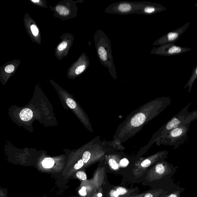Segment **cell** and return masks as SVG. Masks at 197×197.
Here are the masks:
<instances>
[{"label": "cell", "mask_w": 197, "mask_h": 197, "mask_svg": "<svg viewBox=\"0 0 197 197\" xmlns=\"http://www.w3.org/2000/svg\"><path fill=\"white\" fill-rule=\"evenodd\" d=\"M171 103L169 97H161L133 111L117 127L112 141L122 144L133 138L141 131L144 125L159 115Z\"/></svg>", "instance_id": "6da1fadb"}, {"label": "cell", "mask_w": 197, "mask_h": 197, "mask_svg": "<svg viewBox=\"0 0 197 197\" xmlns=\"http://www.w3.org/2000/svg\"><path fill=\"white\" fill-rule=\"evenodd\" d=\"M191 104V103H189L180 112L174 116L154 133L147 145L142 147L138 152H139L138 153L142 155L160 138L171 130L182 125L191 123V122L197 120V110L190 112H189V108Z\"/></svg>", "instance_id": "7a4b0ae2"}, {"label": "cell", "mask_w": 197, "mask_h": 197, "mask_svg": "<svg viewBox=\"0 0 197 197\" xmlns=\"http://www.w3.org/2000/svg\"><path fill=\"white\" fill-rule=\"evenodd\" d=\"M190 123L182 125L171 130L162 136L155 142L156 145L173 146L175 150L185 143L188 140V133Z\"/></svg>", "instance_id": "3957f363"}, {"label": "cell", "mask_w": 197, "mask_h": 197, "mask_svg": "<svg viewBox=\"0 0 197 197\" xmlns=\"http://www.w3.org/2000/svg\"><path fill=\"white\" fill-rule=\"evenodd\" d=\"M168 151H160L146 158H139L133 166L132 171L134 177L137 179L142 177L155 163L168 158Z\"/></svg>", "instance_id": "277c9868"}, {"label": "cell", "mask_w": 197, "mask_h": 197, "mask_svg": "<svg viewBox=\"0 0 197 197\" xmlns=\"http://www.w3.org/2000/svg\"><path fill=\"white\" fill-rule=\"evenodd\" d=\"M177 168V166H173L166 160L158 162L146 172V179L149 182H153L166 176L172 177Z\"/></svg>", "instance_id": "5b68a950"}, {"label": "cell", "mask_w": 197, "mask_h": 197, "mask_svg": "<svg viewBox=\"0 0 197 197\" xmlns=\"http://www.w3.org/2000/svg\"><path fill=\"white\" fill-rule=\"evenodd\" d=\"M105 176V167H98L96 170L93 179L89 182L88 185L84 186L86 188L87 195L91 197L101 187L104 183Z\"/></svg>", "instance_id": "8992f818"}, {"label": "cell", "mask_w": 197, "mask_h": 197, "mask_svg": "<svg viewBox=\"0 0 197 197\" xmlns=\"http://www.w3.org/2000/svg\"><path fill=\"white\" fill-rule=\"evenodd\" d=\"M138 188L129 189L123 187H116L109 194V197H126L131 196L136 192Z\"/></svg>", "instance_id": "52a82bcc"}, {"label": "cell", "mask_w": 197, "mask_h": 197, "mask_svg": "<svg viewBox=\"0 0 197 197\" xmlns=\"http://www.w3.org/2000/svg\"><path fill=\"white\" fill-rule=\"evenodd\" d=\"M190 23V22H188L181 28L168 33L165 37L166 38L165 40L166 42L169 44L175 43L188 28Z\"/></svg>", "instance_id": "ba28073f"}, {"label": "cell", "mask_w": 197, "mask_h": 197, "mask_svg": "<svg viewBox=\"0 0 197 197\" xmlns=\"http://www.w3.org/2000/svg\"><path fill=\"white\" fill-rule=\"evenodd\" d=\"M166 191L160 188L148 190L144 193L134 194L126 197H160Z\"/></svg>", "instance_id": "9c48e42d"}, {"label": "cell", "mask_w": 197, "mask_h": 197, "mask_svg": "<svg viewBox=\"0 0 197 197\" xmlns=\"http://www.w3.org/2000/svg\"><path fill=\"white\" fill-rule=\"evenodd\" d=\"M197 79V65L194 68L193 72H192V75L190 78V79L187 82L183 89H185L186 88H188V93H190L191 91L192 87L195 81Z\"/></svg>", "instance_id": "30bf717a"}, {"label": "cell", "mask_w": 197, "mask_h": 197, "mask_svg": "<svg viewBox=\"0 0 197 197\" xmlns=\"http://www.w3.org/2000/svg\"><path fill=\"white\" fill-rule=\"evenodd\" d=\"M20 117L24 121H28L31 120L33 116L32 111L29 109H23L20 113Z\"/></svg>", "instance_id": "8fae6325"}, {"label": "cell", "mask_w": 197, "mask_h": 197, "mask_svg": "<svg viewBox=\"0 0 197 197\" xmlns=\"http://www.w3.org/2000/svg\"><path fill=\"white\" fill-rule=\"evenodd\" d=\"M185 189L178 188L173 190L172 191H166L160 197H181V193Z\"/></svg>", "instance_id": "7c38bea8"}, {"label": "cell", "mask_w": 197, "mask_h": 197, "mask_svg": "<svg viewBox=\"0 0 197 197\" xmlns=\"http://www.w3.org/2000/svg\"><path fill=\"white\" fill-rule=\"evenodd\" d=\"M55 164V161L53 159L47 158L44 159L42 162L43 166L45 168H51Z\"/></svg>", "instance_id": "4fadbf2b"}, {"label": "cell", "mask_w": 197, "mask_h": 197, "mask_svg": "<svg viewBox=\"0 0 197 197\" xmlns=\"http://www.w3.org/2000/svg\"><path fill=\"white\" fill-rule=\"evenodd\" d=\"M55 10L57 12L61 15H68L69 13V9L63 6H57L55 8Z\"/></svg>", "instance_id": "5bb4252c"}, {"label": "cell", "mask_w": 197, "mask_h": 197, "mask_svg": "<svg viewBox=\"0 0 197 197\" xmlns=\"http://www.w3.org/2000/svg\"><path fill=\"white\" fill-rule=\"evenodd\" d=\"M98 54L103 61H105L107 59V52L103 47H100L98 49Z\"/></svg>", "instance_id": "9a60e30c"}, {"label": "cell", "mask_w": 197, "mask_h": 197, "mask_svg": "<svg viewBox=\"0 0 197 197\" xmlns=\"http://www.w3.org/2000/svg\"><path fill=\"white\" fill-rule=\"evenodd\" d=\"M131 9V6L129 4L127 3L121 4L119 6V10L122 12H126L129 11Z\"/></svg>", "instance_id": "2e32d148"}, {"label": "cell", "mask_w": 197, "mask_h": 197, "mask_svg": "<svg viewBox=\"0 0 197 197\" xmlns=\"http://www.w3.org/2000/svg\"><path fill=\"white\" fill-rule=\"evenodd\" d=\"M66 104L71 109H75L77 107V105L75 101L72 98H68L66 100Z\"/></svg>", "instance_id": "e0dca14e"}, {"label": "cell", "mask_w": 197, "mask_h": 197, "mask_svg": "<svg viewBox=\"0 0 197 197\" xmlns=\"http://www.w3.org/2000/svg\"><path fill=\"white\" fill-rule=\"evenodd\" d=\"M76 175L79 179L82 181H85L87 180V177L85 173L82 171H78L76 173Z\"/></svg>", "instance_id": "ac0fdd59"}, {"label": "cell", "mask_w": 197, "mask_h": 197, "mask_svg": "<svg viewBox=\"0 0 197 197\" xmlns=\"http://www.w3.org/2000/svg\"><path fill=\"white\" fill-rule=\"evenodd\" d=\"M85 166V164H84L83 160L81 159L79 160L77 162V163H76L74 166V169L76 170L80 169L82 167Z\"/></svg>", "instance_id": "d6986e66"}, {"label": "cell", "mask_w": 197, "mask_h": 197, "mask_svg": "<svg viewBox=\"0 0 197 197\" xmlns=\"http://www.w3.org/2000/svg\"><path fill=\"white\" fill-rule=\"evenodd\" d=\"M31 30L33 34L35 36H37L39 34V30L35 25H32L31 27Z\"/></svg>", "instance_id": "ffe728a7"}, {"label": "cell", "mask_w": 197, "mask_h": 197, "mask_svg": "<svg viewBox=\"0 0 197 197\" xmlns=\"http://www.w3.org/2000/svg\"><path fill=\"white\" fill-rule=\"evenodd\" d=\"M14 68H14V66L12 64L6 66L5 68V71L8 73H11L14 71Z\"/></svg>", "instance_id": "44dd1931"}, {"label": "cell", "mask_w": 197, "mask_h": 197, "mask_svg": "<svg viewBox=\"0 0 197 197\" xmlns=\"http://www.w3.org/2000/svg\"><path fill=\"white\" fill-rule=\"evenodd\" d=\"M85 65H82V66H79L76 68L75 71V73L76 74H79L82 73L85 70Z\"/></svg>", "instance_id": "7402d4cb"}, {"label": "cell", "mask_w": 197, "mask_h": 197, "mask_svg": "<svg viewBox=\"0 0 197 197\" xmlns=\"http://www.w3.org/2000/svg\"><path fill=\"white\" fill-rule=\"evenodd\" d=\"M68 43L66 42H63L60 44L58 47V49L60 51L64 50L67 47Z\"/></svg>", "instance_id": "603a6c76"}, {"label": "cell", "mask_w": 197, "mask_h": 197, "mask_svg": "<svg viewBox=\"0 0 197 197\" xmlns=\"http://www.w3.org/2000/svg\"><path fill=\"white\" fill-rule=\"evenodd\" d=\"M155 9L154 7H147L144 9V11L146 12L147 13H151L155 12Z\"/></svg>", "instance_id": "cb8c5ba5"}, {"label": "cell", "mask_w": 197, "mask_h": 197, "mask_svg": "<svg viewBox=\"0 0 197 197\" xmlns=\"http://www.w3.org/2000/svg\"><path fill=\"white\" fill-rule=\"evenodd\" d=\"M32 1L33 2H39V0H38V1H37V0H36V1H35V0H32Z\"/></svg>", "instance_id": "d4e9b609"}]
</instances>
